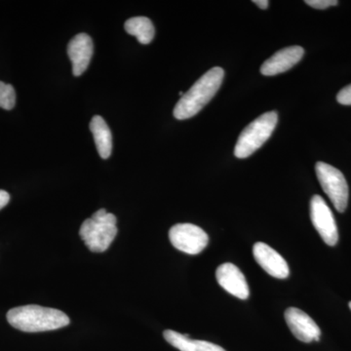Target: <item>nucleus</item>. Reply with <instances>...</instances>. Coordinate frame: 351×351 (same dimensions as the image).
Returning <instances> with one entry per match:
<instances>
[{
  "mask_svg": "<svg viewBox=\"0 0 351 351\" xmlns=\"http://www.w3.org/2000/svg\"><path fill=\"white\" fill-rule=\"evenodd\" d=\"M117 217L105 209L98 210L83 221L80 235L90 251L103 253L110 248L117 234Z\"/></svg>",
  "mask_w": 351,
  "mask_h": 351,
  "instance_id": "obj_3",
  "label": "nucleus"
},
{
  "mask_svg": "<svg viewBox=\"0 0 351 351\" xmlns=\"http://www.w3.org/2000/svg\"><path fill=\"white\" fill-rule=\"evenodd\" d=\"M306 3L313 8L323 10V9H327L331 6L338 5L339 1L337 0H306Z\"/></svg>",
  "mask_w": 351,
  "mask_h": 351,
  "instance_id": "obj_17",
  "label": "nucleus"
},
{
  "mask_svg": "<svg viewBox=\"0 0 351 351\" xmlns=\"http://www.w3.org/2000/svg\"><path fill=\"white\" fill-rule=\"evenodd\" d=\"M124 27L129 34L137 38L138 43L142 44L151 43L156 34L154 24L147 17L131 18L126 21Z\"/></svg>",
  "mask_w": 351,
  "mask_h": 351,
  "instance_id": "obj_15",
  "label": "nucleus"
},
{
  "mask_svg": "<svg viewBox=\"0 0 351 351\" xmlns=\"http://www.w3.org/2000/svg\"><path fill=\"white\" fill-rule=\"evenodd\" d=\"M10 201V195L5 191L0 189V210L6 206Z\"/></svg>",
  "mask_w": 351,
  "mask_h": 351,
  "instance_id": "obj_19",
  "label": "nucleus"
},
{
  "mask_svg": "<svg viewBox=\"0 0 351 351\" xmlns=\"http://www.w3.org/2000/svg\"><path fill=\"white\" fill-rule=\"evenodd\" d=\"M311 219L321 239L329 246L339 241L338 228L331 209L320 195H314L311 201Z\"/></svg>",
  "mask_w": 351,
  "mask_h": 351,
  "instance_id": "obj_7",
  "label": "nucleus"
},
{
  "mask_svg": "<svg viewBox=\"0 0 351 351\" xmlns=\"http://www.w3.org/2000/svg\"><path fill=\"white\" fill-rule=\"evenodd\" d=\"M16 92L12 85L0 82V108L10 110L15 107Z\"/></svg>",
  "mask_w": 351,
  "mask_h": 351,
  "instance_id": "obj_16",
  "label": "nucleus"
},
{
  "mask_svg": "<svg viewBox=\"0 0 351 351\" xmlns=\"http://www.w3.org/2000/svg\"><path fill=\"white\" fill-rule=\"evenodd\" d=\"M284 316L289 329L299 341L306 343L319 341L320 328L308 314L297 307H289Z\"/></svg>",
  "mask_w": 351,
  "mask_h": 351,
  "instance_id": "obj_8",
  "label": "nucleus"
},
{
  "mask_svg": "<svg viewBox=\"0 0 351 351\" xmlns=\"http://www.w3.org/2000/svg\"><path fill=\"white\" fill-rule=\"evenodd\" d=\"M171 243L178 250L197 255L201 253L209 242V237L199 226L193 223H177L169 232Z\"/></svg>",
  "mask_w": 351,
  "mask_h": 351,
  "instance_id": "obj_6",
  "label": "nucleus"
},
{
  "mask_svg": "<svg viewBox=\"0 0 351 351\" xmlns=\"http://www.w3.org/2000/svg\"><path fill=\"white\" fill-rule=\"evenodd\" d=\"M304 50L301 46H291L277 51L261 66V73L265 76H274L285 73L299 63L304 57Z\"/></svg>",
  "mask_w": 351,
  "mask_h": 351,
  "instance_id": "obj_12",
  "label": "nucleus"
},
{
  "mask_svg": "<svg viewBox=\"0 0 351 351\" xmlns=\"http://www.w3.org/2000/svg\"><path fill=\"white\" fill-rule=\"evenodd\" d=\"M216 278L221 287L225 289L230 295L240 300L248 299L250 295L248 283L237 265L230 263L219 265L216 271Z\"/></svg>",
  "mask_w": 351,
  "mask_h": 351,
  "instance_id": "obj_10",
  "label": "nucleus"
},
{
  "mask_svg": "<svg viewBox=\"0 0 351 351\" xmlns=\"http://www.w3.org/2000/svg\"><path fill=\"white\" fill-rule=\"evenodd\" d=\"M90 130L93 134L95 144L103 159H108L112 151V135L107 122L100 115H96L90 122Z\"/></svg>",
  "mask_w": 351,
  "mask_h": 351,
  "instance_id": "obj_14",
  "label": "nucleus"
},
{
  "mask_svg": "<svg viewBox=\"0 0 351 351\" xmlns=\"http://www.w3.org/2000/svg\"><path fill=\"white\" fill-rule=\"evenodd\" d=\"M253 255L256 262L269 276L278 279H285L290 274L285 258L269 245L258 242L254 245Z\"/></svg>",
  "mask_w": 351,
  "mask_h": 351,
  "instance_id": "obj_9",
  "label": "nucleus"
},
{
  "mask_svg": "<svg viewBox=\"0 0 351 351\" xmlns=\"http://www.w3.org/2000/svg\"><path fill=\"white\" fill-rule=\"evenodd\" d=\"M253 2L256 5L260 7L261 9H263V10L269 8V2L267 0H254Z\"/></svg>",
  "mask_w": 351,
  "mask_h": 351,
  "instance_id": "obj_20",
  "label": "nucleus"
},
{
  "mask_svg": "<svg viewBox=\"0 0 351 351\" xmlns=\"http://www.w3.org/2000/svg\"><path fill=\"white\" fill-rule=\"evenodd\" d=\"M7 320L15 329L27 332L52 331L71 322L69 316L59 309L34 304L14 307L7 313Z\"/></svg>",
  "mask_w": 351,
  "mask_h": 351,
  "instance_id": "obj_1",
  "label": "nucleus"
},
{
  "mask_svg": "<svg viewBox=\"0 0 351 351\" xmlns=\"http://www.w3.org/2000/svg\"><path fill=\"white\" fill-rule=\"evenodd\" d=\"M350 308L351 309V302H350Z\"/></svg>",
  "mask_w": 351,
  "mask_h": 351,
  "instance_id": "obj_21",
  "label": "nucleus"
},
{
  "mask_svg": "<svg viewBox=\"0 0 351 351\" xmlns=\"http://www.w3.org/2000/svg\"><path fill=\"white\" fill-rule=\"evenodd\" d=\"M223 76L225 71L219 66H215L201 76L178 101L173 112L175 119H189L197 114L219 91Z\"/></svg>",
  "mask_w": 351,
  "mask_h": 351,
  "instance_id": "obj_2",
  "label": "nucleus"
},
{
  "mask_svg": "<svg viewBox=\"0 0 351 351\" xmlns=\"http://www.w3.org/2000/svg\"><path fill=\"white\" fill-rule=\"evenodd\" d=\"M315 171L323 191L339 213H343L348 207L350 195L345 176L337 168L324 162L316 163Z\"/></svg>",
  "mask_w": 351,
  "mask_h": 351,
  "instance_id": "obj_5",
  "label": "nucleus"
},
{
  "mask_svg": "<svg viewBox=\"0 0 351 351\" xmlns=\"http://www.w3.org/2000/svg\"><path fill=\"white\" fill-rule=\"evenodd\" d=\"M337 101L341 105L351 106V84L343 88L337 96Z\"/></svg>",
  "mask_w": 351,
  "mask_h": 351,
  "instance_id": "obj_18",
  "label": "nucleus"
},
{
  "mask_svg": "<svg viewBox=\"0 0 351 351\" xmlns=\"http://www.w3.org/2000/svg\"><path fill=\"white\" fill-rule=\"evenodd\" d=\"M164 339L180 351H226L221 346L209 343V341H198L189 338V335L166 330L163 332Z\"/></svg>",
  "mask_w": 351,
  "mask_h": 351,
  "instance_id": "obj_13",
  "label": "nucleus"
},
{
  "mask_svg": "<svg viewBox=\"0 0 351 351\" xmlns=\"http://www.w3.org/2000/svg\"><path fill=\"white\" fill-rule=\"evenodd\" d=\"M278 115L276 112L263 113L251 122L240 134L234 156L243 159L252 156L270 138L276 129Z\"/></svg>",
  "mask_w": 351,
  "mask_h": 351,
  "instance_id": "obj_4",
  "label": "nucleus"
},
{
  "mask_svg": "<svg viewBox=\"0 0 351 351\" xmlns=\"http://www.w3.org/2000/svg\"><path fill=\"white\" fill-rule=\"evenodd\" d=\"M92 38L86 34H76L68 45V55L73 63V73L80 76L89 66L94 53Z\"/></svg>",
  "mask_w": 351,
  "mask_h": 351,
  "instance_id": "obj_11",
  "label": "nucleus"
}]
</instances>
